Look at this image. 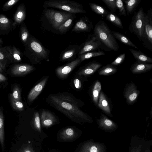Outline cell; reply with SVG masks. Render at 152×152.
I'll use <instances>...</instances> for the list:
<instances>
[{
    "instance_id": "17",
    "label": "cell",
    "mask_w": 152,
    "mask_h": 152,
    "mask_svg": "<svg viewBox=\"0 0 152 152\" xmlns=\"http://www.w3.org/2000/svg\"><path fill=\"white\" fill-rule=\"evenodd\" d=\"M48 78V76L45 77L31 90L28 97V99L30 102H31L34 100L41 92Z\"/></svg>"
},
{
    "instance_id": "5",
    "label": "cell",
    "mask_w": 152,
    "mask_h": 152,
    "mask_svg": "<svg viewBox=\"0 0 152 152\" xmlns=\"http://www.w3.org/2000/svg\"><path fill=\"white\" fill-rule=\"evenodd\" d=\"M44 15L51 26L58 30L60 27L72 16V14L66 12H61L52 9L44 10Z\"/></svg>"
},
{
    "instance_id": "45",
    "label": "cell",
    "mask_w": 152,
    "mask_h": 152,
    "mask_svg": "<svg viewBox=\"0 0 152 152\" xmlns=\"http://www.w3.org/2000/svg\"><path fill=\"white\" fill-rule=\"evenodd\" d=\"M74 83L75 87L77 89H79L81 87V81L79 79L76 78L74 80Z\"/></svg>"
},
{
    "instance_id": "25",
    "label": "cell",
    "mask_w": 152,
    "mask_h": 152,
    "mask_svg": "<svg viewBox=\"0 0 152 152\" xmlns=\"http://www.w3.org/2000/svg\"><path fill=\"white\" fill-rule=\"evenodd\" d=\"M98 105L99 108L106 113L109 115L110 114V109L109 104L102 91L100 92L99 95Z\"/></svg>"
},
{
    "instance_id": "3",
    "label": "cell",
    "mask_w": 152,
    "mask_h": 152,
    "mask_svg": "<svg viewBox=\"0 0 152 152\" xmlns=\"http://www.w3.org/2000/svg\"><path fill=\"white\" fill-rule=\"evenodd\" d=\"M93 34L103 45L110 50L117 51L119 48L117 42L106 23L100 20L95 26Z\"/></svg>"
},
{
    "instance_id": "47",
    "label": "cell",
    "mask_w": 152,
    "mask_h": 152,
    "mask_svg": "<svg viewBox=\"0 0 152 152\" xmlns=\"http://www.w3.org/2000/svg\"><path fill=\"white\" fill-rule=\"evenodd\" d=\"M7 80L6 77L0 73V82L5 81Z\"/></svg>"
},
{
    "instance_id": "20",
    "label": "cell",
    "mask_w": 152,
    "mask_h": 152,
    "mask_svg": "<svg viewBox=\"0 0 152 152\" xmlns=\"http://www.w3.org/2000/svg\"><path fill=\"white\" fill-rule=\"evenodd\" d=\"M138 91L134 84L129 85L127 87L125 93V96L128 102L131 104L137 99Z\"/></svg>"
},
{
    "instance_id": "30",
    "label": "cell",
    "mask_w": 152,
    "mask_h": 152,
    "mask_svg": "<svg viewBox=\"0 0 152 152\" xmlns=\"http://www.w3.org/2000/svg\"><path fill=\"white\" fill-rule=\"evenodd\" d=\"M105 53L103 52L98 50L95 51H90L84 53L78 56L81 61L82 62L84 60L88 59L92 57L104 55Z\"/></svg>"
},
{
    "instance_id": "10",
    "label": "cell",
    "mask_w": 152,
    "mask_h": 152,
    "mask_svg": "<svg viewBox=\"0 0 152 152\" xmlns=\"http://www.w3.org/2000/svg\"><path fill=\"white\" fill-rule=\"evenodd\" d=\"M84 43L80 45H69L61 53L60 59L62 61L70 60L75 58L83 48Z\"/></svg>"
},
{
    "instance_id": "14",
    "label": "cell",
    "mask_w": 152,
    "mask_h": 152,
    "mask_svg": "<svg viewBox=\"0 0 152 152\" xmlns=\"http://www.w3.org/2000/svg\"><path fill=\"white\" fill-rule=\"evenodd\" d=\"M92 22L88 18L85 16L81 18L76 23L72 31L89 32L93 28Z\"/></svg>"
},
{
    "instance_id": "33",
    "label": "cell",
    "mask_w": 152,
    "mask_h": 152,
    "mask_svg": "<svg viewBox=\"0 0 152 152\" xmlns=\"http://www.w3.org/2000/svg\"><path fill=\"white\" fill-rule=\"evenodd\" d=\"M101 90V83L100 82L97 81L95 83L92 90L93 99L94 103L96 104L98 103Z\"/></svg>"
},
{
    "instance_id": "38",
    "label": "cell",
    "mask_w": 152,
    "mask_h": 152,
    "mask_svg": "<svg viewBox=\"0 0 152 152\" xmlns=\"http://www.w3.org/2000/svg\"><path fill=\"white\" fill-rule=\"evenodd\" d=\"M104 3L110 10V12L114 13L117 9L116 4V0H102Z\"/></svg>"
},
{
    "instance_id": "27",
    "label": "cell",
    "mask_w": 152,
    "mask_h": 152,
    "mask_svg": "<svg viewBox=\"0 0 152 152\" xmlns=\"http://www.w3.org/2000/svg\"><path fill=\"white\" fill-rule=\"evenodd\" d=\"M112 33L115 38L126 45L138 49V48L124 34L115 31H112Z\"/></svg>"
},
{
    "instance_id": "40",
    "label": "cell",
    "mask_w": 152,
    "mask_h": 152,
    "mask_svg": "<svg viewBox=\"0 0 152 152\" xmlns=\"http://www.w3.org/2000/svg\"><path fill=\"white\" fill-rule=\"evenodd\" d=\"M11 104L13 108L17 111H22L24 110V105L20 101L10 98Z\"/></svg>"
},
{
    "instance_id": "29",
    "label": "cell",
    "mask_w": 152,
    "mask_h": 152,
    "mask_svg": "<svg viewBox=\"0 0 152 152\" xmlns=\"http://www.w3.org/2000/svg\"><path fill=\"white\" fill-rule=\"evenodd\" d=\"M106 19L116 26L121 29L124 28L122 23L120 19L115 14L109 12L106 16Z\"/></svg>"
},
{
    "instance_id": "28",
    "label": "cell",
    "mask_w": 152,
    "mask_h": 152,
    "mask_svg": "<svg viewBox=\"0 0 152 152\" xmlns=\"http://www.w3.org/2000/svg\"><path fill=\"white\" fill-rule=\"evenodd\" d=\"M126 4L127 15L133 13L141 1V0H124Z\"/></svg>"
},
{
    "instance_id": "4",
    "label": "cell",
    "mask_w": 152,
    "mask_h": 152,
    "mask_svg": "<svg viewBox=\"0 0 152 152\" xmlns=\"http://www.w3.org/2000/svg\"><path fill=\"white\" fill-rule=\"evenodd\" d=\"M46 7L62 10L71 13H84L86 11L79 3L66 0H51L44 2Z\"/></svg>"
},
{
    "instance_id": "46",
    "label": "cell",
    "mask_w": 152,
    "mask_h": 152,
    "mask_svg": "<svg viewBox=\"0 0 152 152\" xmlns=\"http://www.w3.org/2000/svg\"><path fill=\"white\" fill-rule=\"evenodd\" d=\"M19 152H34L33 149L30 147L27 146L25 147L21 150H20Z\"/></svg>"
},
{
    "instance_id": "49",
    "label": "cell",
    "mask_w": 152,
    "mask_h": 152,
    "mask_svg": "<svg viewBox=\"0 0 152 152\" xmlns=\"http://www.w3.org/2000/svg\"><path fill=\"white\" fill-rule=\"evenodd\" d=\"M2 72V69L1 67L0 66V72Z\"/></svg>"
},
{
    "instance_id": "16",
    "label": "cell",
    "mask_w": 152,
    "mask_h": 152,
    "mask_svg": "<svg viewBox=\"0 0 152 152\" xmlns=\"http://www.w3.org/2000/svg\"><path fill=\"white\" fill-rule=\"evenodd\" d=\"M13 22L3 14H0V35L8 34L13 29Z\"/></svg>"
},
{
    "instance_id": "9",
    "label": "cell",
    "mask_w": 152,
    "mask_h": 152,
    "mask_svg": "<svg viewBox=\"0 0 152 152\" xmlns=\"http://www.w3.org/2000/svg\"><path fill=\"white\" fill-rule=\"evenodd\" d=\"M152 44V9L148 10V13H145V25L142 41H145Z\"/></svg>"
},
{
    "instance_id": "26",
    "label": "cell",
    "mask_w": 152,
    "mask_h": 152,
    "mask_svg": "<svg viewBox=\"0 0 152 152\" xmlns=\"http://www.w3.org/2000/svg\"><path fill=\"white\" fill-rule=\"evenodd\" d=\"M6 47L11 56L12 62H19L22 61L21 53L15 46H8Z\"/></svg>"
},
{
    "instance_id": "21",
    "label": "cell",
    "mask_w": 152,
    "mask_h": 152,
    "mask_svg": "<svg viewBox=\"0 0 152 152\" xmlns=\"http://www.w3.org/2000/svg\"><path fill=\"white\" fill-rule=\"evenodd\" d=\"M102 64L96 61H93L84 68L78 73L79 75H88L94 73L101 66Z\"/></svg>"
},
{
    "instance_id": "41",
    "label": "cell",
    "mask_w": 152,
    "mask_h": 152,
    "mask_svg": "<svg viewBox=\"0 0 152 152\" xmlns=\"http://www.w3.org/2000/svg\"><path fill=\"white\" fill-rule=\"evenodd\" d=\"M116 4L117 8L118 10L119 15L123 16H126V10L123 1L121 0H116Z\"/></svg>"
},
{
    "instance_id": "42",
    "label": "cell",
    "mask_w": 152,
    "mask_h": 152,
    "mask_svg": "<svg viewBox=\"0 0 152 152\" xmlns=\"http://www.w3.org/2000/svg\"><path fill=\"white\" fill-rule=\"evenodd\" d=\"M34 125L35 128L39 132H41V128L39 115L38 112L35 113L34 119Z\"/></svg>"
},
{
    "instance_id": "18",
    "label": "cell",
    "mask_w": 152,
    "mask_h": 152,
    "mask_svg": "<svg viewBox=\"0 0 152 152\" xmlns=\"http://www.w3.org/2000/svg\"><path fill=\"white\" fill-rule=\"evenodd\" d=\"M40 118L42 125L45 127L53 125L56 120L55 117L52 113L45 110L41 111Z\"/></svg>"
},
{
    "instance_id": "32",
    "label": "cell",
    "mask_w": 152,
    "mask_h": 152,
    "mask_svg": "<svg viewBox=\"0 0 152 152\" xmlns=\"http://www.w3.org/2000/svg\"><path fill=\"white\" fill-rule=\"evenodd\" d=\"M76 133L74 129L68 128L64 129L60 133L61 138L64 140L72 139L75 137Z\"/></svg>"
},
{
    "instance_id": "39",
    "label": "cell",
    "mask_w": 152,
    "mask_h": 152,
    "mask_svg": "<svg viewBox=\"0 0 152 152\" xmlns=\"http://www.w3.org/2000/svg\"><path fill=\"white\" fill-rule=\"evenodd\" d=\"M19 88L17 86L13 88L12 92L10 94V98L15 100L21 101V94Z\"/></svg>"
},
{
    "instance_id": "23",
    "label": "cell",
    "mask_w": 152,
    "mask_h": 152,
    "mask_svg": "<svg viewBox=\"0 0 152 152\" xmlns=\"http://www.w3.org/2000/svg\"><path fill=\"white\" fill-rule=\"evenodd\" d=\"M129 50L138 63H148L152 62L151 58L147 56L140 50L131 48H129Z\"/></svg>"
},
{
    "instance_id": "37",
    "label": "cell",
    "mask_w": 152,
    "mask_h": 152,
    "mask_svg": "<svg viewBox=\"0 0 152 152\" xmlns=\"http://www.w3.org/2000/svg\"><path fill=\"white\" fill-rule=\"evenodd\" d=\"M73 16L67 20L59 28L58 30L61 33L65 32L70 27L73 20Z\"/></svg>"
},
{
    "instance_id": "35",
    "label": "cell",
    "mask_w": 152,
    "mask_h": 152,
    "mask_svg": "<svg viewBox=\"0 0 152 152\" xmlns=\"http://www.w3.org/2000/svg\"><path fill=\"white\" fill-rule=\"evenodd\" d=\"M29 36L30 34L26 26L24 23H22L20 27V37L23 44L27 42Z\"/></svg>"
},
{
    "instance_id": "22",
    "label": "cell",
    "mask_w": 152,
    "mask_h": 152,
    "mask_svg": "<svg viewBox=\"0 0 152 152\" xmlns=\"http://www.w3.org/2000/svg\"><path fill=\"white\" fill-rule=\"evenodd\" d=\"M12 62V58L6 47H0V66L2 69H4L8 63Z\"/></svg>"
},
{
    "instance_id": "34",
    "label": "cell",
    "mask_w": 152,
    "mask_h": 152,
    "mask_svg": "<svg viewBox=\"0 0 152 152\" xmlns=\"http://www.w3.org/2000/svg\"><path fill=\"white\" fill-rule=\"evenodd\" d=\"M4 118L3 113V108L0 109V143L2 148L4 146Z\"/></svg>"
},
{
    "instance_id": "24",
    "label": "cell",
    "mask_w": 152,
    "mask_h": 152,
    "mask_svg": "<svg viewBox=\"0 0 152 152\" xmlns=\"http://www.w3.org/2000/svg\"><path fill=\"white\" fill-rule=\"evenodd\" d=\"M152 68V64L149 63H135L131 67L133 73H139L148 71Z\"/></svg>"
},
{
    "instance_id": "7",
    "label": "cell",
    "mask_w": 152,
    "mask_h": 152,
    "mask_svg": "<svg viewBox=\"0 0 152 152\" xmlns=\"http://www.w3.org/2000/svg\"><path fill=\"white\" fill-rule=\"evenodd\" d=\"M152 140L134 135L132 136L129 146V152H151Z\"/></svg>"
},
{
    "instance_id": "8",
    "label": "cell",
    "mask_w": 152,
    "mask_h": 152,
    "mask_svg": "<svg viewBox=\"0 0 152 152\" xmlns=\"http://www.w3.org/2000/svg\"><path fill=\"white\" fill-rule=\"evenodd\" d=\"M107 152V147L104 143L90 139L83 142L79 152Z\"/></svg>"
},
{
    "instance_id": "6",
    "label": "cell",
    "mask_w": 152,
    "mask_h": 152,
    "mask_svg": "<svg viewBox=\"0 0 152 152\" xmlns=\"http://www.w3.org/2000/svg\"><path fill=\"white\" fill-rule=\"evenodd\" d=\"M145 25V13L141 7L135 12L129 26L130 32L136 35L142 41Z\"/></svg>"
},
{
    "instance_id": "11",
    "label": "cell",
    "mask_w": 152,
    "mask_h": 152,
    "mask_svg": "<svg viewBox=\"0 0 152 152\" xmlns=\"http://www.w3.org/2000/svg\"><path fill=\"white\" fill-rule=\"evenodd\" d=\"M81 62L80 59L78 58L69 63L58 67L56 70V73L59 77L65 78Z\"/></svg>"
},
{
    "instance_id": "44",
    "label": "cell",
    "mask_w": 152,
    "mask_h": 152,
    "mask_svg": "<svg viewBox=\"0 0 152 152\" xmlns=\"http://www.w3.org/2000/svg\"><path fill=\"white\" fill-rule=\"evenodd\" d=\"M126 55L123 53L118 56L111 63L112 65H118L121 63L124 60Z\"/></svg>"
},
{
    "instance_id": "13",
    "label": "cell",
    "mask_w": 152,
    "mask_h": 152,
    "mask_svg": "<svg viewBox=\"0 0 152 152\" xmlns=\"http://www.w3.org/2000/svg\"><path fill=\"white\" fill-rule=\"evenodd\" d=\"M102 45L101 42L93 34L84 43L78 56L100 48Z\"/></svg>"
},
{
    "instance_id": "36",
    "label": "cell",
    "mask_w": 152,
    "mask_h": 152,
    "mask_svg": "<svg viewBox=\"0 0 152 152\" xmlns=\"http://www.w3.org/2000/svg\"><path fill=\"white\" fill-rule=\"evenodd\" d=\"M117 69L111 65L104 66L101 69L99 73L100 75H110L117 72Z\"/></svg>"
},
{
    "instance_id": "15",
    "label": "cell",
    "mask_w": 152,
    "mask_h": 152,
    "mask_svg": "<svg viewBox=\"0 0 152 152\" xmlns=\"http://www.w3.org/2000/svg\"><path fill=\"white\" fill-rule=\"evenodd\" d=\"M26 17V10L25 6L21 4L18 7L13 17V28L15 29L17 26L21 24Z\"/></svg>"
},
{
    "instance_id": "2",
    "label": "cell",
    "mask_w": 152,
    "mask_h": 152,
    "mask_svg": "<svg viewBox=\"0 0 152 152\" xmlns=\"http://www.w3.org/2000/svg\"><path fill=\"white\" fill-rule=\"evenodd\" d=\"M25 54L34 64H39L48 59L49 52L35 37L30 35L24 44Z\"/></svg>"
},
{
    "instance_id": "12",
    "label": "cell",
    "mask_w": 152,
    "mask_h": 152,
    "mask_svg": "<svg viewBox=\"0 0 152 152\" xmlns=\"http://www.w3.org/2000/svg\"><path fill=\"white\" fill-rule=\"evenodd\" d=\"M98 127L106 132L111 133L116 131L118 127L117 124L102 114L96 120Z\"/></svg>"
},
{
    "instance_id": "48",
    "label": "cell",
    "mask_w": 152,
    "mask_h": 152,
    "mask_svg": "<svg viewBox=\"0 0 152 152\" xmlns=\"http://www.w3.org/2000/svg\"><path fill=\"white\" fill-rule=\"evenodd\" d=\"M3 43V41L1 38H0V48L2 46V45Z\"/></svg>"
},
{
    "instance_id": "1",
    "label": "cell",
    "mask_w": 152,
    "mask_h": 152,
    "mask_svg": "<svg viewBox=\"0 0 152 152\" xmlns=\"http://www.w3.org/2000/svg\"><path fill=\"white\" fill-rule=\"evenodd\" d=\"M47 101L51 106L72 121L79 123L93 121L91 117L80 110L78 99L69 93L50 94Z\"/></svg>"
},
{
    "instance_id": "43",
    "label": "cell",
    "mask_w": 152,
    "mask_h": 152,
    "mask_svg": "<svg viewBox=\"0 0 152 152\" xmlns=\"http://www.w3.org/2000/svg\"><path fill=\"white\" fill-rule=\"evenodd\" d=\"M19 1V0H11L7 1L3 6V11H6L9 10Z\"/></svg>"
},
{
    "instance_id": "19",
    "label": "cell",
    "mask_w": 152,
    "mask_h": 152,
    "mask_svg": "<svg viewBox=\"0 0 152 152\" xmlns=\"http://www.w3.org/2000/svg\"><path fill=\"white\" fill-rule=\"evenodd\" d=\"M34 67L32 66L27 64H20L15 65L12 67V73L15 75H23L27 74L32 71Z\"/></svg>"
},
{
    "instance_id": "31",
    "label": "cell",
    "mask_w": 152,
    "mask_h": 152,
    "mask_svg": "<svg viewBox=\"0 0 152 152\" xmlns=\"http://www.w3.org/2000/svg\"><path fill=\"white\" fill-rule=\"evenodd\" d=\"M89 5L91 10L96 13L102 17L106 16L109 13L107 10L100 6L93 3H90Z\"/></svg>"
}]
</instances>
